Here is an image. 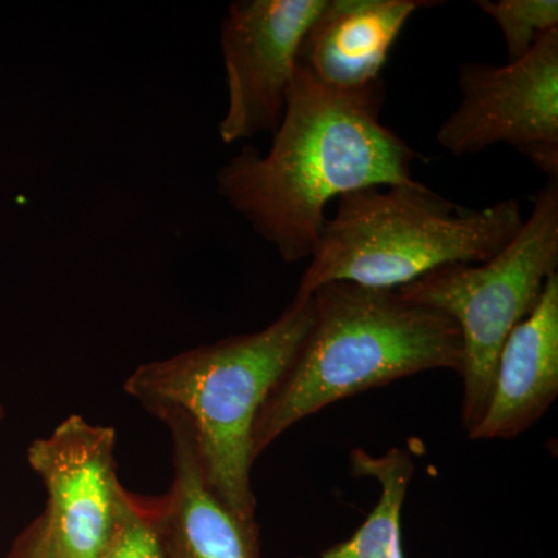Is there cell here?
<instances>
[{
  "instance_id": "obj_1",
  "label": "cell",
  "mask_w": 558,
  "mask_h": 558,
  "mask_svg": "<svg viewBox=\"0 0 558 558\" xmlns=\"http://www.w3.org/2000/svg\"><path fill=\"white\" fill-rule=\"evenodd\" d=\"M384 101V81L339 90L299 65L270 149L245 145L231 157L216 174L219 196L279 258L311 259L329 202L416 182L418 154L381 123Z\"/></svg>"
},
{
  "instance_id": "obj_2",
  "label": "cell",
  "mask_w": 558,
  "mask_h": 558,
  "mask_svg": "<svg viewBox=\"0 0 558 558\" xmlns=\"http://www.w3.org/2000/svg\"><path fill=\"white\" fill-rule=\"evenodd\" d=\"M314 322L312 295L290 301L274 323L140 365L124 389L148 413L190 440L202 473L223 502L256 519L253 428Z\"/></svg>"
},
{
  "instance_id": "obj_3",
  "label": "cell",
  "mask_w": 558,
  "mask_h": 558,
  "mask_svg": "<svg viewBox=\"0 0 558 558\" xmlns=\"http://www.w3.org/2000/svg\"><path fill=\"white\" fill-rule=\"evenodd\" d=\"M311 295L310 333L256 417L255 458L340 400L425 371L461 373V333L442 312L403 299L398 289L354 282H328Z\"/></svg>"
},
{
  "instance_id": "obj_4",
  "label": "cell",
  "mask_w": 558,
  "mask_h": 558,
  "mask_svg": "<svg viewBox=\"0 0 558 558\" xmlns=\"http://www.w3.org/2000/svg\"><path fill=\"white\" fill-rule=\"evenodd\" d=\"M523 220L520 201L465 208L417 180L352 191L337 199L296 293L333 281L400 289L450 264L484 263Z\"/></svg>"
},
{
  "instance_id": "obj_5",
  "label": "cell",
  "mask_w": 558,
  "mask_h": 558,
  "mask_svg": "<svg viewBox=\"0 0 558 558\" xmlns=\"http://www.w3.org/2000/svg\"><path fill=\"white\" fill-rule=\"evenodd\" d=\"M558 271V180L535 194L531 215L505 248L484 263L450 264L398 289L403 299L457 323L462 340L461 422L478 424L490 396L499 352L535 310Z\"/></svg>"
},
{
  "instance_id": "obj_6",
  "label": "cell",
  "mask_w": 558,
  "mask_h": 558,
  "mask_svg": "<svg viewBox=\"0 0 558 558\" xmlns=\"http://www.w3.org/2000/svg\"><path fill=\"white\" fill-rule=\"evenodd\" d=\"M325 0H238L220 25L227 109L219 124L226 145L274 135L299 68L304 33Z\"/></svg>"
},
{
  "instance_id": "obj_7",
  "label": "cell",
  "mask_w": 558,
  "mask_h": 558,
  "mask_svg": "<svg viewBox=\"0 0 558 558\" xmlns=\"http://www.w3.org/2000/svg\"><path fill=\"white\" fill-rule=\"evenodd\" d=\"M458 84L461 101L436 132L451 156H473L499 143L520 153L558 145V31L542 36L520 61L461 64Z\"/></svg>"
},
{
  "instance_id": "obj_8",
  "label": "cell",
  "mask_w": 558,
  "mask_h": 558,
  "mask_svg": "<svg viewBox=\"0 0 558 558\" xmlns=\"http://www.w3.org/2000/svg\"><path fill=\"white\" fill-rule=\"evenodd\" d=\"M116 446V429L73 414L28 449V464L49 497L44 513L60 558L100 556L123 487Z\"/></svg>"
},
{
  "instance_id": "obj_9",
  "label": "cell",
  "mask_w": 558,
  "mask_h": 558,
  "mask_svg": "<svg viewBox=\"0 0 558 558\" xmlns=\"http://www.w3.org/2000/svg\"><path fill=\"white\" fill-rule=\"evenodd\" d=\"M432 0H325L299 51V65L326 86L359 90L381 81L392 46Z\"/></svg>"
},
{
  "instance_id": "obj_10",
  "label": "cell",
  "mask_w": 558,
  "mask_h": 558,
  "mask_svg": "<svg viewBox=\"0 0 558 558\" xmlns=\"http://www.w3.org/2000/svg\"><path fill=\"white\" fill-rule=\"evenodd\" d=\"M558 396V271L498 355L490 396L472 440H509L548 413Z\"/></svg>"
},
{
  "instance_id": "obj_11",
  "label": "cell",
  "mask_w": 558,
  "mask_h": 558,
  "mask_svg": "<svg viewBox=\"0 0 558 558\" xmlns=\"http://www.w3.org/2000/svg\"><path fill=\"white\" fill-rule=\"evenodd\" d=\"M174 478L167 495L150 498L165 558H263L259 524L215 494L182 433L171 432Z\"/></svg>"
},
{
  "instance_id": "obj_12",
  "label": "cell",
  "mask_w": 558,
  "mask_h": 558,
  "mask_svg": "<svg viewBox=\"0 0 558 558\" xmlns=\"http://www.w3.org/2000/svg\"><path fill=\"white\" fill-rule=\"evenodd\" d=\"M349 464L355 478H369L379 486V499L351 537L314 558H405L402 512L416 472L413 454L402 447H392L381 454L354 449L349 454Z\"/></svg>"
},
{
  "instance_id": "obj_13",
  "label": "cell",
  "mask_w": 558,
  "mask_h": 558,
  "mask_svg": "<svg viewBox=\"0 0 558 558\" xmlns=\"http://www.w3.org/2000/svg\"><path fill=\"white\" fill-rule=\"evenodd\" d=\"M476 5L498 25L508 62L520 61L542 36L558 31L557 0H480Z\"/></svg>"
},
{
  "instance_id": "obj_14",
  "label": "cell",
  "mask_w": 558,
  "mask_h": 558,
  "mask_svg": "<svg viewBox=\"0 0 558 558\" xmlns=\"http://www.w3.org/2000/svg\"><path fill=\"white\" fill-rule=\"evenodd\" d=\"M98 558H165L150 498L121 487L116 520Z\"/></svg>"
},
{
  "instance_id": "obj_15",
  "label": "cell",
  "mask_w": 558,
  "mask_h": 558,
  "mask_svg": "<svg viewBox=\"0 0 558 558\" xmlns=\"http://www.w3.org/2000/svg\"><path fill=\"white\" fill-rule=\"evenodd\" d=\"M7 558H60L51 538L46 513L22 532Z\"/></svg>"
},
{
  "instance_id": "obj_16",
  "label": "cell",
  "mask_w": 558,
  "mask_h": 558,
  "mask_svg": "<svg viewBox=\"0 0 558 558\" xmlns=\"http://www.w3.org/2000/svg\"><path fill=\"white\" fill-rule=\"evenodd\" d=\"M3 414H5V413H3V407H2V403H0V418L3 417Z\"/></svg>"
}]
</instances>
